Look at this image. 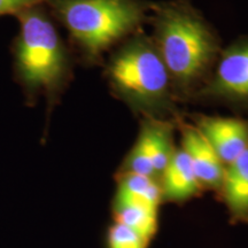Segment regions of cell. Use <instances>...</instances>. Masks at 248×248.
Returning a JSON list of instances; mask_svg holds the SVG:
<instances>
[{"mask_svg":"<svg viewBox=\"0 0 248 248\" xmlns=\"http://www.w3.org/2000/svg\"><path fill=\"white\" fill-rule=\"evenodd\" d=\"M150 22L176 98H194L222 52L216 31L190 0L152 2Z\"/></svg>","mask_w":248,"mask_h":248,"instance_id":"cell-1","label":"cell"},{"mask_svg":"<svg viewBox=\"0 0 248 248\" xmlns=\"http://www.w3.org/2000/svg\"><path fill=\"white\" fill-rule=\"evenodd\" d=\"M15 17L18 32L11 44L14 79L30 107L40 97L45 98L49 115L73 79L74 55L45 4L28 8Z\"/></svg>","mask_w":248,"mask_h":248,"instance_id":"cell-2","label":"cell"},{"mask_svg":"<svg viewBox=\"0 0 248 248\" xmlns=\"http://www.w3.org/2000/svg\"><path fill=\"white\" fill-rule=\"evenodd\" d=\"M55 22L67 30L73 55L97 66L117 43L141 31L150 22L146 0H45Z\"/></svg>","mask_w":248,"mask_h":248,"instance_id":"cell-3","label":"cell"},{"mask_svg":"<svg viewBox=\"0 0 248 248\" xmlns=\"http://www.w3.org/2000/svg\"><path fill=\"white\" fill-rule=\"evenodd\" d=\"M111 93L142 117L176 116V98L169 73L152 37L142 31L130 36L105 63Z\"/></svg>","mask_w":248,"mask_h":248,"instance_id":"cell-4","label":"cell"},{"mask_svg":"<svg viewBox=\"0 0 248 248\" xmlns=\"http://www.w3.org/2000/svg\"><path fill=\"white\" fill-rule=\"evenodd\" d=\"M195 98L248 106V36L222 49L215 70Z\"/></svg>","mask_w":248,"mask_h":248,"instance_id":"cell-5","label":"cell"},{"mask_svg":"<svg viewBox=\"0 0 248 248\" xmlns=\"http://www.w3.org/2000/svg\"><path fill=\"white\" fill-rule=\"evenodd\" d=\"M193 125L228 166L248 147V122L234 117L192 115Z\"/></svg>","mask_w":248,"mask_h":248,"instance_id":"cell-6","label":"cell"},{"mask_svg":"<svg viewBox=\"0 0 248 248\" xmlns=\"http://www.w3.org/2000/svg\"><path fill=\"white\" fill-rule=\"evenodd\" d=\"M176 125L181 130V147L187 154L202 190H212L218 193L224 178L225 164L193 124L178 120Z\"/></svg>","mask_w":248,"mask_h":248,"instance_id":"cell-7","label":"cell"},{"mask_svg":"<svg viewBox=\"0 0 248 248\" xmlns=\"http://www.w3.org/2000/svg\"><path fill=\"white\" fill-rule=\"evenodd\" d=\"M160 186L163 202H186L199 197L203 191L192 168L191 161L182 147H176L161 176Z\"/></svg>","mask_w":248,"mask_h":248,"instance_id":"cell-8","label":"cell"},{"mask_svg":"<svg viewBox=\"0 0 248 248\" xmlns=\"http://www.w3.org/2000/svg\"><path fill=\"white\" fill-rule=\"evenodd\" d=\"M218 194L232 223H248V147L237 159L225 166Z\"/></svg>","mask_w":248,"mask_h":248,"instance_id":"cell-9","label":"cell"},{"mask_svg":"<svg viewBox=\"0 0 248 248\" xmlns=\"http://www.w3.org/2000/svg\"><path fill=\"white\" fill-rule=\"evenodd\" d=\"M173 125L175 123L170 120L151 117L141 119L138 137L144 141L153 166L155 177L159 182L176 150L173 145Z\"/></svg>","mask_w":248,"mask_h":248,"instance_id":"cell-10","label":"cell"},{"mask_svg":"<svg viewBox=\"0 0 248 248\" xmlns=\"http://www.w3.org/2000/svg\"><path fill=\"white\" fill-rule=\"evenodd\" d=\"M115 178L116 192L113 199L160 209L163 201L159 181L147 176L130 172H116Z\"/></svg>","mask_w":248,"mask_h":248,"instance_id":"cell-11","label":"cell"},{"mask_svg":"<svg viewBox=\"0 0 248 248\" xmlns=\"http://www.w3.org/2000/svg\"><path fill=\"white\" fill-rule=\"evenodd\" d=\"M159 212L160 209L128 201L113 199L111 202L113 222L128 226L150 241L159 230Z\"/></svg>","mask_w":248,"mask_h":248,"instance_id":"cell-12","label":"cell"},{"mask_svg":"<svg viewBox=\"0 0 248 248\" xmlns=\"http://www.w3.org/2000/svg\"><path fill=\"white\" fill-rule=\"evenodd\" d=\"M105 243L106 248H148L151 245L146 238L117 222L108 226Z\"/></svg>","mask_w":248,"mask_h":248,"instance_id":"cell-13","label":"cell"},{"mask_svg":"<svg viewBox=\"0 0 248 248\" xmlns=\"http://www.w3.org/2000/svg\"><path fill=\"white\" fill-rule=\"evenodd\" d=\"M45 0H0V17L16 15L33 6L44 4Z\"/></svg>","mask_w":248,"mask_h":248,"instance_id":"cell-14","label":"cell"}]
</instances>
